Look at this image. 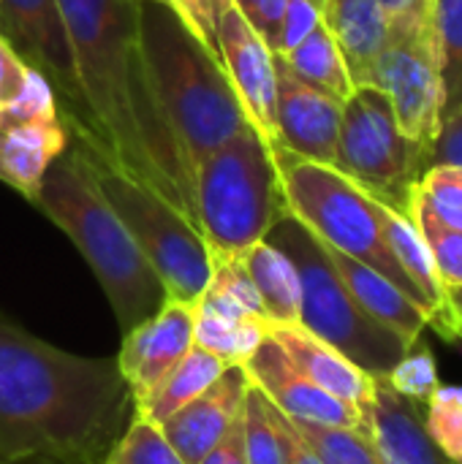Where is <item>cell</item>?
I'll return each mask as SVG.
<instances>
[{
	"mask_svg": "<svg viewBox=\"0 0 462 464\" xmlns=\"http://www.w3.org/2000/svg\"><path fill=\"white\" fill-rule=\"evenodd\" d=\"M365 421L381 464H457L444 457L425 432L422 408L395 394L387 381H376Z\"/></svg>",
	"mask_w": 462,
	"mask_h": 464,
	"instance_id": "obj_18",
	"label": "cell"
},
{
	"mask_svg": "<svg viewBox=\"0 0 462 464\" xmlns=\"http://www.w3.org/2000/svg\"><path fill=\"white\" fill-rule=\"evenodd\" d=\"M278 57L300 82H305L321 92H329L338 101H346L357 90L351 71L346 65V57L324 22H319L313 27V33L308 38H302L294 49H289L286 54H278Z\"/></svg>",
	"mask_w": 462,
	"mask_h": 464,
	"instance_id": "obj_24",
	"label": "cell"
},
{
	"mask_svg": "<svg viewBox=\"0 0 462 464\" xmlns=\"http://www.w3.org/2000/svg\"><path fill=\"white\" fill-rule=\"evenodd\" d=\"M234 8L242 14V19L253 27V33L270 46V52H278L280 24L289 0H231Z\"/></svg>",
	"mask_w": 462,
	"mask_h": 464,
	"instance_id": "obj_38",
	"label": "cell"
},
{
	"mask_svg": "<svg viewBox=\"0 0 462 464\" xmlns=\"http://www.w3.org/2000/svg\"><path fill=\"white\" fill-rule=\"evenodd\" d=\"M449 304L455 313V326H457V340H462V288L449 291Z\"/></svg>",
	"mask_w": 462,
	"mask_h": 464,
	"instance_id": "obj_45",
	"label": "cell"
},
{
	"mask_svg": "<svg viewBox=\"0 0 462 464\" xmlns=\"http://www.w3.org/2000/svg\"><path fill=\"white\" fill-rule=\"evenodd\" d=\"M310 3H313V5H316V8H319V11H321V8H324V0H310Z\"/></svg>",
	"mask_w": 462,
	"mask_h": 464,
	"instance_id": "obj_47",
	"label": "cell"
},
{
	"mask_svg": "<svg viewBox=\"0 0 462 464\" xmlns=\"http://www.w3.org/2000/svg\"><path fill=\"white\" fill-rule=\"evenodd\" d=\"M57 117V95L49 79L27 65L25 82L19 92L0 106V130L16 125H35V122H54Z\"/></svg>",
	"mask_w": 462,
	"mask_h": 464,
	"instance_id": "obj_32",
	"label": "cell"
},
{
	"mask_svg": "<svg viewBox=\"0 0 462 464\" xmlns=\"http://www.w3.org/2000/svg\"><path fill=\"white\" fill-rule=\"evenodd\" d=\"M430 166H462V101L444 117L430 144Z\"/></svg>",
	"mask_w": 462,
	"mask_h": 464,
	"instance_id": "obj_40",
	"label": "cell"
},
{
	"mask_svg": "<svg viewBox=\"0 0 462 464\" xmlns=\"http://www.w3.org/2000/svg\"><path fill=\"white\" fill-rule=\"evenodd\" d=\"M95 144L193 223V169L174 139L144 63L136 0H57Z\"/></svg>",
	"mask_w": 462,
	"mask_h": 464,
	"instance_id": "obj_1",
	"label": "cell"
},
{
	"mask_svg": "<svg viewBox=\"0 0 462 464\" xmlns=\"http://www.w3.org/2000/svg\"><path fill=\"white\" fill-rule=\"evenodd\" d=\"M193 348V304L166 299L163 307L125 332L117 370L125 381L133 413L142 411L174 367Z\"/></svg>",
	"mask_w": 462,
	"mask_h": 464,
	"instance_id": "obj_12",
	"label": "cell"
},
{
	"mask_svg": "<svg viewBox=\"0 0 462 464\" xmlns=\"http://www.w3.org/2000/svg\"><path fill=\"white\" fill-rule=\"evenodd\" d=\"M248 389V370L242 364H231L202 397L180 408L158 430L182 462L199 464L242 416Z\"/></svg>",
	"mask_w": 462,
	"mask_h": 464,
	"instance_id": "obj_16",
	"label": "cell"
},
{
	"mask_svg": "<svg viewBox=\"0 0 462 464\" xmlns=\"http://www.w3.org/2000/svg\"><path fill=\"white\" fill-rule=\"evenodd\" d=\"M425 3H428V0H378V5L387 11L389 19L400 16V14H408V11H414V8H419V5H425Z\"/></svg>",
	"mask_w": 462,
	"mask_h": 464,
	"instance_id": "obj_44",
	"label": "cell"
},
{
	"mask_svg": "<svg viewBox=\"0 0 462 464\" xmlns=\"http://www.w3.org/2000/svg\"><path fill=\"white\" fill-rule=\"evenodd\" d=\"M291 424L297 435L310 446V451L321 459V464H381L368 432L305 424V421H291Z\"/></svg>",
	"mask_w": 462,
	"mask_h": 464,
	"instance_id": "obj_29",
	"label": "cell"
},
{
	"mask_svg": "<svg viewBox=\"0 0 462 464\" xmlns=\"http://www.w3.org/2000/svg\"><path fill=\"white\" fill-rule=\"evenodd\" d=\"M27 73V63L16 54V49L8 44V38L0 33V103L11 101Z\"/></svg>",
	"mask_w": 462,
	"mask_h": 464,
	"instance_id": "obj_41",
	"label": "cell"
},
{
	"mask_svg": "<svg viewBox=\"0 0 462 464\" xmlns=\"http://www.w3.org/2000/svg\"><path fill=\"white\" fill-rule=\"evenodd\" d=\"M11 464H65V462H57V459H22V462H11Z\"/></svg>",
	"mask_w": 462,
	"mask_h": 464,
	"instance_id": "obj_46",
	"label": "cell"
},
{
	"mask_svg": "<svg viewBox=\"0 0 462 464\" xmlns=\"http://www.w3.org/2000/svg\"><path fill=\"white\" fill-rule=\"evenodd\" d=\"M422 421L438 451L462 464V386H438L428 400Z\"/></svg>",
	"mask_w": 462,
	"mask_h": 464,
	"instance_id": "obj_33",
	"label": "cell"
},
{
	"mask_svg": "<svg viewBox=\"0 0 462 464\" xmlns=\"http://www.w3.org/2000/svg\"><path fill=\"white\" fill-rule=\"evenodd\" d=\"M264 239L283 250L300 275V326L340 351L370 378L384 381L411 345L354 302L321 239L291 212H286Z\"/></svg>",
	"mask_w": 462,
	"mask_h": 464,
	"instance_id": "obj_6",
	"label": "cell"
},
{
	"mask_svg": "<svg viewBox=\"0 0 462 464\" xmlns=\"http://www.w3.org/2000/svg\"><path fill=\"white\" fill-rule=\"evenodd\" d=\"M240 421H242V443H245L248 464H286L280 411L253 383L245 394Z\"/></svg>",
	"mask_w": 462,
	"mask_h": 464,
	"instance_id": "obj_28",
	"label": "cell"
},
{
	"mask_svg": "<svg viewBox=\"0 0 462 464\" xmlns=\"http://www.w3.org/2000/svg\"><path fill=\"white\" fill-rule=\"evenodd\" d=\"M321 22L340 46L354 84H368L373 63L389 41L387 11L378 0H324Z\"/></svg>",
	"mask_w": 462,
	"mask_h": 464,
	"instance_id": "obj_21",
	"label": "cell"
},
{
	"mask_svg": "<svg viewBox=\"0 0 462 464\" xmlns=\"http://www.w3.org/2000/svg\"><path fill=\"white\" fill-rule=\"evenodd\" d=\"M199 464H248V459H245V443H242V421L240 419L226 432V438Z\"/></svg>",
	"mask_w": 462,
	"mask_h": 464,
	"instance_id": "obj_42",
	"label": "cell"
},
{
	"mask_svg": "<svg viewBox=\"0 0 462 464\" xmlns=\"http://www.w3.org/2000/svg\"><path fill=\"white\" fill-rule=\"evenodd\" d=\"M430 22L447 117L462 101V0H430Z\"/></svg>",
	"mask_w": 462,
	"mask_h": 464,
	"instance_id": "obj_27",
	"label": "cell"
},
{
	"mask_svg": "<svg viewBox=\"0 0 462 464\" xmlns=\"http://www.w3.org/2000/svg\"><path fill=\"white\" fill-rule=\"evenodd\" d=\"M275 76H278L275 125H278L280 150L313 163L335 166L343 101L300 82L278 54H275Z\"/></svg>",
	"mask_w": 462,
	"mask_h": 464,
	"instance_id": "obj_15",
	"label": "cell"
},
{
	"mask_svg": "<svg viewBox=\"0 0 462 464\" xmlns=\"http://www.w3.org/2000/svg\"><path fill=\"white\" fill-rule=\"evenodd\" d=\"M33 204L79 247L123 334L163 307L169 299L166 288L95 185L79 139H68L65 152L49 166Z\"/></svg>",
	"mask_w": 462,
	"mask_h": 464,
	"instance_id": "obj_3",
	"label": "cell"
},
{
	"mask_svg": "<svg viewBox=\"0 0 462 464\" xmlns=\"http://www.w3.org/2000/svg\"><path fill=\"white\" fill-rule=\"evenodd\" d=\"M131 416L117 362L65 353L0 318V464H101Z\"/></svg>",
	"mask_w": 462,
	"mask_h": 464,
	"instance_id": "obj_2",
	"label": "cell"
},
{
	"mask_svg": "<svg viewBox=\"0 0 462 464\" xmlns=\"http://www.w3.org/2000/svg\"><path fill=\"white\" fill-rule=\"evenodd\" d=\"M267 337H272L286 359L319 389L368 413L376 392V378L351 364L340 351L302 329L300 324H267Z\"/></svg>",
	"mask_w": 462,
	"mask_h": 464,
	"instance_id": "obj_17",
	"label": "cell"
},
{
	"mask_svg": "<svg viewBox=\"0 0 462 464\" xmlns=\"http://www.w3.org/2000/svg\"><path fill=\"white\" fill-rule=\"evenodd\" d=\"M411 204L430 212L438 223L462 231V166H430L417 182Z\"/></svg>",
	"mask_w": 462,
	"mask_h": 464,
	"instance_id": "obj_30",
	"label": "cell"
},
{
	"mask_svg": "<svg viewBox=\"0 0 462 464\" xmlns=\"http://www.w3.org/2000/svg\"><path fill=\"white\" fill-rule=\"evenodd\" d=\"M327 256H329L335 272L340 275L343 285L354 296V302L373 321H378L381 326H387L389 332L403 337L408 345L422 340V332L428 329L430 315L419 302H414L406 291H400L392 280H387L368 264H362L340 250H332V247H327Z\"/></svg>",
	"mask_w": 462,
	"mask_h": 464,
	"instance_id": "obj_20",
	"label": "cell"
},
{
	"mask_svg": "<svg viewBox=\"0 0 462 464\" xmlns=\"http://www.w3.org/2000/svg\"><path fill=\"white\" fill-rule=\"evenodd\" d=\"M139 38L158 106L191 169L251 122L223 63L166 0H136Z\"/></svg>",
	"mask_w": 462,
	"mask_h": 464,
	"instance_id": "obj_4",
	"label": "cell"
},
{
	"mask_svg": "<svg viewBox=\"0 0 462 464\" xmlns=\"http://www.w3.org/2000/svg\"><path fill=\"white\" fill-rule=\"evenodd\" d=\"M101 464H185L166 443L163 432L142 416H131L128 427Z\"/></svg>",
	"mask_w": 462,
	"mask_h": 464,
	"instance_id": "obj_31",
	"label": "cell"
},
{
	"mask_svg": "<svg viewBox=\"0 0 462 464\" xmlns=\"http://www.w3.org/2000/svg\"><path fill=\"white\" fill-rule=\"evenodd\" d=\"M76 139L84 150L95 185L161 277L166 296L196 304L207 291L212 275L210 247L199 226L155 188L120 169L95 144L84 141L82 136Z\"/></svg>",
	"mask_w": 462,
	"mask_h": 464,
	"instance_id": "obj_7",
	"label": "cell"
},
{
	"mask_svg": "<svg viewBox=\"0 0 462 464\" xmlns=\"http://www.w3.org/2000/svg\"><path fill=\"white\" fill-rule=\"evenodd\" d=\"M376 209H378V223H381L384 239H387L395 261L408 275V280L414 283V288L419 291V296L428 307V315H430L428 326L436 329L444 340L457 343V326H455L449 294L438 277L436 261H433L430 247L422 239L419 228L414 226V220L408 215H400L381 201H376Z\"/></svg>",
	"mask_w": 462,
	"mask_h": 464,
	"instance_id": "obj_19",
	"label": "cell"
},
{
	"mask_svg": "<svg viewBox=\"0 0 462 464\" xmlns=\"http://www.w3.org/2000/svg\"><path fill=\"white\" fill-rule=\"evenodd\" d=\"M368 87L387 92L395 120L408 139L425 147L436 141L444 117V87L433 41L430 0L389 19V41L373 63Z\"/></svg>",
	"mask_w": 462,
	"mask_h": 464,
	"instance_id": "obj_10",
	"label": "cell"
},
{
	"mask_svg": "<svg viewBox=\"0 0 462 464\" xmlns=\"http://www.w3.org/2000/svg\"><path fill=\"white\" fill-rule=\"evenodd\" d=\"M0 33L30 68L49 79L54 95L68 103L71 130L90 133V117L57 0H0Z\"/></svg>",
	"mask_w": 462,
	"mask_h": 464,
	"instance_id": "obj_11",
	"label": "cell"
},
{
	"mask_svg": "<svg viewBox=\"0 0 462 464\" xmlns=\"http://www.w3.org/2000/svg\"><path fill=\"white\" fill-rule=\"evenodd\" d=\"M242 264L259 291L267 324H300V275L291 258L261 239L242 253Z\"/></svg>",
	"mask_w": 462,
	"mask_h": 464,
	"instance_id": "obj_23",
	"label": "cell"
},
{
	"mask_svg": "<svg viewBox=\"0 0 462 464\" xmlns=\"http://www.w3.org/2000/svg\"><path fill=\"white\" fill-rule=\"evenodd\" d=\"M275 163L280 171L286 207L308 231H313L327 247L368 264L425 307L419 291L400 269L384 239L376 198H370L335 166L313 163L286 150H275Z\"/></svg>",
	"mask_w": 462,
	"mask_h": 464,
	"instance_id": "obj_8",
	"label": "cell"
},
{
	"mask_svg": "<svg viewBox=\"0 0 462 464\" xmlns=\"http://www.w3.org/2000/svg\"><path fill=\"white\" fill-rule=\"evenodd\" d=\"M319 22H321V11L310 0H289L275 54H286L289 49H294L302 38H308L313 33V27Z\"/></svg>",
	"mask_w": 462,
	"mask_h": 464,
	"instance_id": "obj_39",
	"label": "cell"
},
{
	"mask_svg": "<svg viewBox=\"0 0 462 464\" xmlns=\"http://www.w3.org/2000/svg\"><path fill=\"white\" fill-rule=\"evenodd\" d=\"M253 386H259L267 400L291 421L321 424V427H343L368 432L365 413L354 405L327 394L316 383H310L280 351V345L267 337L256 353L242 364Z\"/></svg>",
	"mask_w": 462,
	"mask_h": 464,
	"instance_id": "obj_14",
	"label": "cell"
},
{
	"mask_svg": "<svg viewBox=\"0 0 462 464\" xmlns=\"http://www.w3.org/2000/svg\"><path fill=\"white\" fill-rule=\"evenodd\" d=\"M226 367H231V364H226L223 359L212 356L210 351L193 345L185 353V359L174 367V372L163 381V386L155 392V397L142 411H136V416L161 427L180 408H185L188 402L202 397L226 372Z\"/></svg>",
	"mask_w": 462,
	"mask_h": 464,
	"instance_id": "obj_25",
	"label": "cell"
},
{
	"mask_svg": "<svg viewBox=\"0 0 462 464\" xmlns=\"http://www.w3.org/2000/svg\"><path fill=\"white\" fill-rule=\"evenodd\" d=\"M218 52L248 122L272 150H280L275 125V54L234 5H229L218 19Z\"/></svg>",
	"mask_w": 462,
	"mask_h": 464,
	"instance_id": "obj_13",
	"label": "cell"
},
{
	"mask_svg": "<svg viewBox=\"0 0 462 464\" xmlns=\"http://www.w3.org/2000/svg\"><path fill=\"white\" fill-rule=\"evenodd\" d=\"M267 340V321L256 315H221L193 304V345L210 351L226 364H245Z\"/></svg>",
	"mask_w": 462,
	"mask_h": 464,
	"instance_id": "obj_26",
	"label": "cell"
},
{
	"mask_svg": "<svg viewBox=\"0 0 462 464\" xmlns=\"http://www.w3.org/2000/svg\"><path fill=\"white\" fill-rule=\"evenodd\" d=\"M384 381L389 383V389L395 394H400L403 400L414 402L417 408L428 405V400L433 397V392L441 386L438 367H436V356H433L430 345H425L422 340L414 343L403 353V359L389 370V375Z\"/></svg>",
	"mask_w": 462,
	"mask_h": 464,
	"instance_id": "obj_34",
	"label": "cell"
},
{
	"mask_svg": "<svg viewBox=\"0 0 462 464\" xmlns=\"http://www.w3.org/2000/svg\"><path fill=\"white\" fill-rule=\"evenodd\" d=\"M166 3L182 16V22L196 33V38L221 60V52H218V19L234 3L231 0H166Z\"/></svg>",
	"mask_w": 462,
	"mask_h": 464,
	"instance_id": "obj_37",
	"label": "cell"
},
{
	"mask_svg": "<svg viewBox=\"0 0 462 464\" xmlns=\"http://www.w3.org/2000/svg\"><path fill=\"white\" fill-rule=\"evenodd\" d=\"M68 128L54 122L16 125L0 130V182L35 201L49 166L65 152Z\"/></svg>",
	"mask_w": 462,
	"mask_h": 464,
	"instance_id": "obj_22",
	"label": "cell"
},
{
	"mask_svg": "<svg viewBox=\"0 0 462 464\" xmlns=\"http://www.w3.org/2000/svg\"><path fill=\"white\" fill-rule=\"evenodd\" d=\"M280 427H283V440H286V464H321V459L310 451V446L297 435L294 424L289 416L280 413Z\"/></svg>",
	"mask_w": 462,
	"mask_h": 464,
	"instance_id": "obj_43",
	"label": "cell"
},
{
	"mask_svg": "<svg viewBox=\"0 0 462 464\" xmlns=\"http://www.w3.org/2000/svg\"><path fill=\"white\" fill-rule=\"evenodd\" d=\"M335 169L370 198L408 215L411 193L430 169V147L408 139L387 92L365 84L343 101Z\"/></svg>",
	"mask_w": 462,
	"mask_h": 464,
	"instance_id": "obj_9",
	"label": "cell"
},
{
	"mask_svg": "<svg viewBox=\"0 0 462 464\" xmlns=\"http://www.w3.org/2000/svg\"><path fill=\"white\" fill-rule=\"evenodd\" d=\"M408 218L414 220L422 239L428 242L447 294L455 291V288H462V231L438 223L430 212H425L417 204H411Z\"/></svg>",
	"mask_w": 462,
	"mask_h": 464,
	"instance_id": "obj_35",
	"label": "cell"
},
{
	"mask_svg": "<svg viewBox=\"0 0 462 464\" xmlns=\"http://www.w3.org/2000/svg\"><path fill=\"white\" fill-rule=\"evenodd\" d=\"M289 212L275 150L248 125L193 169V218L210 250L242 256Z\"/></svg>",
	"mask_w": 462,
	"mask_h": 464,
	"instance_id": "obj_5",
	"label": "cell"
},
{
	"mask_svg": "<svg viewBox=\"0 0 462 464\" xmlns=\"http://www.w3.org/2000/svg\"><path fill=\"white\" fill-rule=\"evenodd\" d=\"M210 258H212V275H210V285L207 288L215 291V294H223L231 302H237L251 315L264 318V307H261L259 291H256V285H253V280H251V275H248V269L242 264V256L210 250Z\"/></svg>",
	"mask_w": 462,
	"mask_h": 464,
	"instance_id": "obj_36",
	"label": "cell"
},
{
	"mask_svg": "<svg viewBox=\"0 0 462 464\" xmlns=\"http://www.w3.org/2000/svg\"><path fill=\"white\" fill-rule=\"evenodd\" d=\"M0 106H3V103H0Z\"/></svg>",
	"mask_w": 462,
	"mask_h": 464,
	"instance_id": "obj_48",
	"label": "cell"
}]
</instances>
